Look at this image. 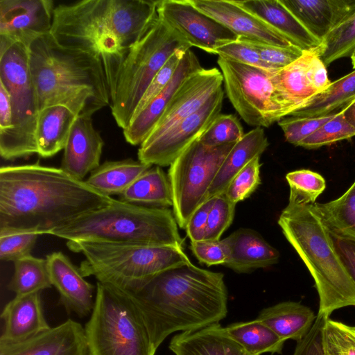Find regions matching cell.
<instances>
[{
	"instance_id": "obj_20",
	"label": "cell",
	"mask_w": 355,
	"mask_h": 355,
	"mask_svg": "<svg viewBox=\"0 0 355 355\" xmlns=\"http://www.w3.org/2000/svg\"><path fill=\"white\" fill-rule=\"evenodd\" d=\"M202 69L196 54L191 49L187 50L166 87L134 114L128 125L123 130L125 141L133 146L141 145L155 128L184 81Z\"/></svg>"
},
{
	"instance_id": "obj_40",
	"label": "cell",
	"mask_w": 355,
	"mask_h": 355,
	"mask_svg": "<svg viewBox=\"0 0 355 355\" xmlns=\"http://www.w3.org/2000/svg\"><path fill=\"white\" fill-rule=\"evenodd\" d=\"M354 136L355 129L347 122L341 110L334 118L304 139L299 146L305 148H318Z\"/></svg>"
},
{
	"instance_id": "obj_51",
	"label": "cell",
	"mask_w": 355,
	"mask_h": 355,
	"mask_svg": "<svg viewBox=\"0 0 355 355\" xmlns=\"http://www.w3.org/2000/svg\"><path fill=\"white\" fill-rule=\"evenodd\" d=\"M324 317L317 315L316 320L309 333L297 343L293 355H323L321 346V328Z\"/></svg>"
},
{
	"instance_id": "obj_55",
	"label": "cell",
	"mask_w": 355,
	"mask_h": 355,
	"mask_svg": "<svg viewBox=\"0 0 355 355\" xmlns=\"http://www.w3.org/2000/svg\"><path fill=\"white\" fill-rule=\"evenodd\" d=\"M352 64L353 67L355 69V50L351 55Z\"/></svg>"
},
{
	"instance_id": "obj_16",
	"label": "cell",
	"mask_w": 355,
	"mask_h": 355,
	"mask_svg": "<svg viewBox=\"0 0 355 355\" xmlns=\"http://www.w3.org/2000/svg\"><path fill=\"white\" fill-rule=\"evenodd\" d=\"M273 79L295 111L308 99L325 90L331 83L320 58L319 47L304 51L293 63L275 71Z\"/></svg>"
},
{
	"instance_id": "obj_48",
	"label": "cell",
	"mask_w": 355,
	"mask_h": 355,
	"mask_svg": "<svg viewBox=\"0 0 355 355\" xmlns=\"http://www.w3.org/2000/svg\"><path fill=\"white\" fill-rule=\"evenodd\" d=\"M215 54L238 63L268 71H276L261 58L253 47L240 39L218 47L216 50Z\"/></svg>"
},
{
	"instance_id": "obj_15",
	"label": "cell",
	"mask_w": 355,
	"mask_h": 355,
	"mask_svg": "<svg viewBox=\"0 0 355 355\" xmlns=\"http://www.w3.org/2000/svg\"><path fill=\"white\" fill-rule=\"evenodd\" d=\"M52 0H0V51L13 44L27 46L51 32Z\"/></svg>"
},
{
	"instance_id": "obj_54",
	"label": "cell",
	"mask_w": 355,
	"mask_h": 355,
	"mask_svg": "<svg viewBox=\"0 0 355 355\" xmlns=\"http://www.w3.org/2000/svg\"><path fill=\"white\" fill-rule=\"evenodd\" d=\"M342 111L347 122L355 129V100L345 107Z\"/></svg>"
},
{
	"instance_id": "obj_45",
	"label": "cell",
	"mask_w": 355,
	"mask_h": 355,
	"mask_svg": "<svg viewBox=\"0 0 355 355\" xmlns=\"http://www.w3.org/2000/svg\"><path fill=\"white\" fill-rule=\"evenodd\" d=\"M239 39L250 44L261 58L272 69L279 70L300 58L304 51L297 46L282 47L242 37Z\"/></svg>"
},
{
	"instance_id": "obj_2",
	"label": "cell",
	"mask_w": 355,
	"mask_h": 355,
	"mask_svg": "<svg viewBox=\"0 0 355 355\" xmlns=\"http://www.w3.org/2000/svg\"><path fill=\"white\" fill-rule=\"evenodd\" d=\"M159 0H81L55 5L50 33L65 48L97 58L114 93L131 47L157 17Z\"/></svg>"
},
{
	"instance_id": "obj_30",
	"label": "cell",
	"mask_w": 355,
	"mask_h": 355,
	"mask_svg": "<svg viewBox=\"0 0 355 355\" xmlns=\"http://www.w3.org/2000/svg\"><path fill=\"white\" fill-rule=\"evenodd\" d=\"M77 116L62 105H52L41 110L35 131L37 154L48 158L64 150Z\"/></svg>"
},
{
	"instance_id": "obj_53",
	"label": "cell",
	"mask_w": 355,
	"mask_h": 355,
	"mask_svg": "<svg viewBox=\"0 0 355 355\" xmlns=\"http://www.w3.org/2000/svg\"><path fill=\"white\" fill-rule=\"evenodd\" d=\"M12 127V117L9 94L0 83V135L8 132Z\"/></svg>"
},
{
	"instance_id": "obj_19",
	"label": "cell",
	"mask_w": 355,
	"mask_h": 355,
	"mask_svg": "<svg viewBox=\"0 0 355 355\" xmlns=\"http://www.w3.org/2000/svg\"><path fill=\"white\" fill-rule=\"evenodd\" d=\"M0 355H88L85 328L69 318L24 341L0 344Z\"/></svg>"
},
{
	"instance_id": "obj_3",
	"label": "cell",
	"mask_w": 355,
	"mask_h": 355,
	"mask_svg": "<svg viewBox=\"0 0 355 355\" xmlns=\"http://www.w3.org/2000/svg\"><path fill=\"white\" fill-rule=\"evenodd\" d=\"M125 290L141 311L156 349L170 334L218 323L227 313L223 274L192 263L165 270Z\"/></svg>"
},
{
	"instance_id": "obj_5",
	"label": "cell",
	"mask_w": 355,
	"mask_h": 355,
	"mask_svg": "<svg viewBox=\"0 0 355 355\" xmlns=\"http://www.w3.org/2000/svg\"><path fill=\"white\" fill-rule=\"evenodd\" d=\"M278 224L314 279L319 295L318 315L327 318L337 309L355 306V283L315 202L290 190Z\"/></svg>"
},
{
	"instance_id": "obj_12",
	"label": "cell",
	"mask_w": 355,
	"mask_h": 355,
	"mask_svg": "<svg viewBox=\"0 0 355 355\" xmlns=\"http://www.w3.org/2000/svg\"><path fill=\"white\" fill-rule=\"evenodd\" d=\"M234 144L208 146L198 139L170 165L173 212L182 229H186L194 211L207 200L209 189Z\"/></svg>"
},
{
	"instance_id": "obj_1",
	"label": "cell",
	"mask_w": 355,
	"mask_h": 355,
	"mask_svg": "<svg viewBox=\"0 0 355 355\" xmlns=\"http://www.w3.org/2000/svg\"><path fill=\"white\" fill-rule=\"evenodd\" d=\"M113 198L61 168L39 162L0 168V232L49 234Z\"/></svg>"
},
{
	"instance_id": "obj_47",
	"label": "cell",
	"mask_w": 355,
	"mask_h": 355,
	"mask_svg": "<svg viewBox=\"0 0 355 355\" xmlns=\"http://www.w3.org/2000/svg\"><path fill=\"white\" fill-rule=\"evenodd\" d=\"M187 51L184 49L177 50L156 73L144 92L134 114L139 112L166 87L173 78Z\"/></svg>"
},
{
	"instance_id": "obj_6",
	"label": "cell",
	"mask_w": 355,
	"mask_h": 355,
	"mask_svg": "<svg viewBox=\"0 0 355 355\" xmlns=\"http://www.w3.org/2000/svg\"><path fill=\"white\" fill-rule=\"evenodd\" d=\"M49 235L67 241H100L182 247L173 212L164 207L112 200L54 230Z\"/></svg>"
},
{
	"instance_id": "obj_39",
	"label": "cell",
	"mask_w": 355,
	"mask_h": 355,
	"mask_svg": "<svg viewBox=\"0 0 355 355\" xmlns=\"http://www.w3.org/2000/svg\"><path fill=\"white\" fill-rule=\"evenodd\" d=\"M244 134L243 127L235 115L220 114L199 140L208 146H218L236 143Z\"/></svg>"
},
{
	"instance_id": "obj_17",
	"label": "cell",
	"mask_w": 355,
	"mask_h": 355,
	"mask_svg": "<svg viewBox=\"0 0 355 355\" xmlns=\"http://www.w3.org/2000/svg\"><path fill=\"white\" fill-rule=\"evenodd\" d=\"M189 1L199 10L222 24L239 37L282 47L296 46L287 37L241 7L235 1Z\"/></svg>"
},
{
	"instance_id": "obj_43",
	"label": "cell",
	"mask_w": 355,
	"mask_h": 355,
	"mask_svg": "<svg viewBox=\"0 0 355 355\" xmlns=\"http://www.w3.org/2000/svg\"><path fill=\"white\" fill-rule=\"evenodd\" d=\"M236 205L225 193L214 197V202L208 216L204 240H220L223 233L232 223Z\"/></svg>"
},
{
	"instance_id": "obj_46",
	"label": "cell",
	"mask_w": 355,
	"mask_h": 355,
	"mask_svg": "<svg viewBox=\"0 0 355 355\" xmlns=\"http://www.w3.org/2000/svg\"><path fill=\"white\" fill-rule=\"evenodd\" d=\"M290 190L304 197L309 202H315L319 195L326 188L324 178L319 173L308 169H301L286 174Z\"/></svg>"
},
{
	"instance_id": "obj_24",
	"label": "cell",
	"mask_w": 355,
	"mask_h": 355,
	"mask_svg": "<svg viewBox=\"0 0 355 355\" xmlns=\"http://www.w3.org/2000/svg\"><path fill=\"white\" fill-rule=\"evenodd\" d=\"M227 259L224 266L235 272L246 273L277 263V250L253 230L241 228L224 239Z\"/></svg>"
},
{
	"instance_id": "obj_33",
	"label": "cell",
	"mask_w": 355,
	"mask_h": 355,
	"mask_svg": "<svg viewBox=\"0 0 355 355\" xmlns=\"http://www.w3.org/2000/svg\"><path fill=\"white\" fill-rule=\"evenodd\" d=\"M355 100V69L331 82L323 92L304 103L289 116L316 117L339 112Z\"/></svg>"
},
{
	"instance_id": "obj_7",
	"label": "cell",
	"mask_w": 355,
	"mask_h": 355,
	"mask_svg": "<svg viewBox=\"0 0 355 355\" xmlns=\"http://www.w3.org/2000/svg\"><path fill=\"white\" fill-rule=\"evenodd\" d=\"M85 259L84 277L128 289L168 269L191 263L182 247L100 241H67Z\"/></svg>"
},
{
	"instance_id": "obj_8",
	"label": "cell",
	"mask_w": 355,
	"mask_h": 355,
	"mask_svg": "<svg viewBox=\"0 0 355 355\" xmlns=\"http://www.w3.org/2000/svg\"><path fill=\"white\" fill-rule=\"evenodd\" d=\"M94 306L85 325L88 355H155L144 318L125 289L97 282Z\"/></svg>"
},
{
	"instance_id": "obj_32",
	"label": "cell",
	"mask_w": 355,
	"mask_h": 355,
	"mask_svg": "<svg viewBox=\"0 0 355 355\" xmlns=\"http://www.w3.org/2000/svg\"><path fill=\"white\" fill-rule=\"evenodd\" d=\"M119 196V200L137 205L164 208L173 206L168 177L159 166L146 171Z\"/></svg>"
},
{
	"instance_id": "obj_36",
	"label": "cell",
	"mask_w": 355,
	"mask_h": 355,
	"mask_svg": "<svg viewBox=\"0 0 355 355\" xmlns=\"http://www.w3.org/2000/svg\"><path fill=\"white\" fill-rule=\"evenodd\" d=\"M8 288L17 295L41 292L52 286L46 259L27 255L14 262Z\"/></svg>"
},
{
	"instance_id": "obj_13",
	"label": "cell",
	"mask_w": 355,
	"mask_h": 355,
	"mask_svg": "<svg viewBox=\"0 0 355 355\" xmlns=\"http://www.w3.org/2000/svg\"><path fill=\"white\" fill-rule=\"evenodd\" d=\"M223 98L224 91L220 87L196 112L157 137L144 140L138 150V160L152 166H170L220 114Z\"/></svg>"
},
{
	"instance_id": "obj_27",
	"label": "cell",
	"mask_w": 355,
	"mask_h": 355,
	"mask_svg": "<svg viewBox=\"0 0 355 355\" xmlns=\"http://www.w3.org/2000/svg\"><path fill=\"white\" fill-rule=\"evenodd\" d=\"M169 349L175 355H250L219 323L175 335Z\"/></svg>"
},
{
	"instance_id": "obj_18",
	"label": "cell",
	"mask_w": 355,
	"mask_h": 355,
	"mask_svg": "<svg viewBox=\"0 0 355 355\" xmlns=\"http://www.w3.org/2000/svg\"><path fill=\"white\" fill-rule=\"evenodd\" d=\"M223 83L222 73L217 68H203L191 75L179 87L146 139L157 137L178 122L196 112L222 87Z\"/></svg>"
},
{
	"instance_id": "obj_37",
	"label": "cell",
	"mask_w": 355,
	"mask_h": 355,
	"mask_svg": "<svg viewBox=\"0 0 355 355\" xmlns=\"http://www.w3.org/2000/svg\"><path fill=\"white\" fill-rule=\"evenodd\" d=\"M355 50V8L322 40L320 58L328 66L334 61L352 55Z\"/></svg>"
},
{
	"instance_id": "obj_50",
	"label": "cell",
	"mask_w": 355,
	"mask_h": 355,
	"mask_svg": "<svg viewBox=\"0 0 355 355\" xmlns=\"http://www.w3.org/2000/svg\"><path fill=\"white\" fill-rule=\"evenodd\" d=\"M214 202V197L209 198L192 214L187 223L186 231L191 242L205 239L209 211Z\"/></svg>"
},
{
	"instance_id": "obj_22",
	"label": "cell",
	"mask_w": 355,
	"mask_h": 355,
	"mask_svg": "<svg viewBox=\"0 0 355 355\" xmlns=\"http://www.w3.org/2000/svg\"><path fill=\"white\" fill-rule=\"evenodd\" d=\"M103 145L92 116H77L64 148L60 168L72 177L84 180L89 173L101 165Z\"/></svg>"
},
{
	"instance_id": "obj_14",
	"label": "cell",
	"mask_w": 355,
	"mask_h": 355,
	"mask_svg": "<svg viewBox=\"0 0 355 355\" xmlns=\"http://www.w3.org/2000/svg\"><path fill=\"white\" fill-rule=\"evenodd\" d=\"M159 17L182 36L192 47L214 53L239 36L222 24L196 8L189 0H162L157 7Z\"/></svg>"
},
{
	"instance_id": "obj_11",
	"label": "cell",
	"mask_w": 355,
	"mask_h": 355,
	"mask_svg": "<svg viewBox=\"0 0 355 355\" xmlns=\"http://www.w3.org/2000/svg\"><path fill=\"white\" fill-rule=\"evenodd\" d=\"M217 62L230 101L250 125L268 128L295 111L275 85L273 73L276 71L265 70L219 56Z\"/></svg>"
},
{
	"instance_id": "obj_52",
	"label": "cell",
	"mask_w": 355,
	"mask_h": 355,
	"mask_svg": "<svg viewBox=\"0 0 355 355\" xmlns=\"http://www.w3.org/2000/svg\"><path fill=\"white\" fill-rule=\"evenodd\" d=\"M331 236L337 251L355 283V241L333 233Z\"/></svg>"
},
{
	"instance_id": "obj_44",
	"label": "cell",
	"mask_w": 355,
	"mask_h": 355,
	"mask_svg": "<svg viewBox=\"0 0 355 355\" xmlns=\"http://www.w3.org/2000/svg\"><path fill=\"white\" fill-rule=\"evenodd\" d=\"M40 234L35 232H0V259L13 261L31 254Z\"/></svg>"
},
{
	"instance_id": "obj_42",
	"label": "cell",
	"mask_w": 355,
	"mask_h": 355,
	"mask_svg": "<svg viewBox=\"0 0 355 355\" xmlns=\"http://www.w3.org/2000/svg\"><path fill=\"white\" fill-rule=\"evenodd\" d=\"M260 157L250 162L229 184L225 195L234 203L248 198L258 187L260 179Z\"/></svg>"
},
{
	"instance_id": "obj_29",
	"label": "cell",
	"mask_w": 355,
	"mask_h": 355,
	"mask_svg": "<svg viewBox=\"0 0 355 355\" xmlns=\"http://www.w3.org/2000/svg\"><path fill=\"white\" fill-rule=\"evenodd\" d=\"M317 315L308 306L296 302H283L263 309L257 319L265 323L282 340H302Z\"/></svg>"
},
{
	"instance_id": "obj_10",
	"label": "cell",
	"mask_w": 355,
	"mask_h": 355,
	"mask_svg": "<svg viewBox=\"0 0 355 355\" xmlns=\"http://www.w3.org/2000/svg\"><path fill=\"white\" fill-rule=\"evenodd\" d=\"M0 83L10 101L12 127L0 135V155L14 160L37 153L35 131L40 108L29 67L28 46L15 43L0 51Z\"/></svg>"
},
{
	"instance_id": "obj_9",
	"label": "cell",
	"mask_w": 355,
	"mask_h": 355,
	"mask_svg": "<svg viewBox=\"0 0 355 355\" xmlns=\"http://www.w3.org/2000/svg\"><path fill=\"white\" fill-rule=\"evenodd\" d=\"M191 46L158 16L130 49L119 73L110 108L123 130L132 119L151 80L178 49Z\"/></svg>"
},
{
	"instance_id": "obj_23",
	"label": "cell",
	"mask_w": 355,
	"mask_h": 355,
	"mask_svg": "<svg viewBox=\"0 0 355 355\" xmlns=\"http://www.w3.org/2000/svg\"><path fill=\"white\" fill-rule=\"evenodd\" d=\"M0 344L27 340L50 328L42 309L40 292L17 295L3 309Z\"/></svg>"
},
{
	"instance_id": "obj_38",
	"label": "cell",
	"mask_w": 355,
	"mask_h": 355,
	"mask_svg": "<svg viewBox=\"0 0 355 355\" xmlns=\"http://www.w3.org/2000/svg\"><path fill=\"white\" fill-rule=\"evenodd\" d=\"M321 346L323 355H355V325L324 319Z\"/></svg>"
},
{
	"instance_id": "obj_21",
	"label": "cell",
	"mask_w": 355,
	"mask_h": 355,
	"mask_svg": "<svg viewBox=\"0 0 355 355\" xmlns=\"http://www.w3.org/2000/svg\"><path fill=\"white\" fill-rule=\"evenodd\" d=\"M52 286L58 291L60 303L68 313L83 318L92 313L94 306V286L85 279L79 268L61 252L46 257Z\"/></svg>"
},
{
	"instance_id": "obj_31",
	"label": "cell",
	"mask_w": 355,
	"mask_h": 355,
	"mask_svg": "<svg viewBox=\"0 0 355 355\" xmlns=\"http://www.w3.org/2000/svg\"><path fill=\"white\" fill-rule=\"evenodd\" d=\"M151 166L132 159L107 161L92 171L85 181L105 196L121 195Z\"/></svg>"
},
{
	"instance_id": "obj_34",
	"label": "cell",
	"mask_w": 355,
	"mask_h": 355,
	"mask_svg": "<svg viewBox=\"0 0 355 355\" xmlns=\"http://www.w3.org/2000/svg\"><path fill=\"white\" fill-rule=\"evenodd\" d=\"M224 329L250 355L282 353L285 341L258 319L233 323Z\"/></svg>"
},
{
	"instance_id": "obj_35",
	"label": "cell",
	"mask_w": 355,
	"mask_h": 355,
	"mask_svg": "<svg viewBox=\"0 0 355 355\" xmlns=\"http://www.w3.org/2000/svg\"><path fill=\"white\" fill-rule=\"evenodd\" d=\"M315 207L331 233L355 241V181L338 198Z\"/></svg>"
},
{
	"instance_id": "obj_41",
	"label": "cell",
	"mask_w": 355,
	"mask_h": 355,
	"mask_svg": "<svg viewBox=\"0 0 355 355\" xmlns=\"http://www.w3.org/2000/svg\"><path fill=\"white\" fill-rule=\"evenodd\" d=\"M336 113L316 117L287 116L279 120L278 123L284 132L286 140L295 146H299L304 139L334 118Z\"/></svg>"
},
{
	"instance_id": "obj_25",
	"label": "cell",
	"mask_w": 355,
	"mask_h": 355,
	"mask_svg": "<svg viewBox=\"0 0 355 355\" xmlns=\"http://www.w3.org/2000/svg\"><path fill=\"white\" fill-rule=\"evenodd\" d=\"M235 2L303 51H310L320 46L322 41L313 35L280 0H246Z\"/></svg>"
},
{
	"instance_id": "obj_26",
	"label": "cell",
	"mask_w": 355,
	"mask_h": 355,
	"mask_svg": "<svg viewBox=\"0 0 355 355\" xmlns=\"http://www.w3.org/2000/svg\"><path fill=\"white\" fill-rule=\"evenodd\" d=\"M280 1L321 41L355 8V0Z\"/></svg>"
},
{
	"instance_id": "obj_4",
	"label": "cell",
	"mask_w": 355,
	"mask_h": 355,
	"mask_svg": "<svg viewBox=\"0 0 355 355\" xmlns=\"http://www.w3.org/2000/svg\"><path fill=\"white\" fill-rule=\"evenodd\" d=\"M28 59L40 111L62 105L92 116L110 105L103 68L91 54L59 45L49 33L30 44Z\"/></svg>"
},
{
	"instance_id": "obj_49",
	"label": "cell",
	"mask_w": 355,
	"mask_h": 355,
	"mask_svg": "<svg viewBox=\"0 0 355 355\" xmlns=\"http://www.w3.org/2000/svg\"><path fill=\"white\" fill-rule=\"evenodd\" d=\"M191 250L198 260L208 266L225 265L227 250L225 240L191 242Z\"/></svg>"
},
{
	"instance_id": "obj_28",
	"label": "cell",
	"mask_w": 355,
	"mask_h": 355,
	"mask_svg": "<svg viewBox=\"0 0 355 355\" xmlns=\"http://www.w3.org/2000/svg\"><path fill=\"white\" fill-rule=\"evenodd\" d=\"M269 146L263 128H255L244 134L227 155L209 189L208 198L225 193L234 176Z\"/></svg>"
}]
</instances>
